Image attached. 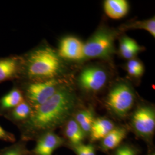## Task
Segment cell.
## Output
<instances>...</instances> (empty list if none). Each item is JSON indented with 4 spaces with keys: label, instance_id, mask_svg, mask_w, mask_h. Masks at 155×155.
Listing matches in <instances>:
<instances>
[{
    "label": "cell",
    "instance_id": "obj_1",
    "mask_svg": "<svg viewBox=\"0 0 155 155\" xmlns=\"http://www.w3.org/2000/svg\"><path fill=\"white\" fill-rule=\"evenodd\" d=\"M74 91L64 85L50 100L33 109L27 121V127L36 131L49 130L68 120L77 105Z\"/></svg>",
    "mask_w": 155,
    "mask_h": 155
},
{
    "label": "cell",
    "instance_id": "obj_2",
    "mask_svg": "<svg viewBox=\"0 0 155 155\" xmlns=\"http://www.w3.org/2000/svg\"><path fill=\"white\" fill-rule=\"evenodd\" d=\"M23 68L20 80L42 81L60 78L64 72V64L56 50L46 43L22 55Z\"/></svg>",
    "mask_w": 155,
    "mask_h": 155
},
{
    "label": "cell",
    "instance_id": "obj_3",
    "mask_svg": "<svg viewBox=\"0 0 155 155\" xmlns=\"http://www.w3.org/2000/svg\"><path fill=\"white\" fill-rule=\"evenodd\" d=\"M24 99L34 109L53 97L64 86L61 78L42 81H16Z\"/></svg>",
    "mask_w": 155,
    "mask_h": 155
},
{
    "label": "cell",
    "instance_id": "obj_4",
    "mask_svg": "<svg viewBox=\"0 0 155 155\" xmlns=\"http://www.w3.org/2000/svg\"><path fill=\"white\" fill-rule=\"evenodd\" d=\"M117 33L110 29L101 27L84 43L85 59L108 60L115 52Z\"/></svg>",
    "mask_w": 155,
    "mask_h": 155
},
{
    "label": "cell",
    "instance_id": "obj_5",
    "mask_svg": "<svg viewBox=\"0 0 155 155\" xmlns=\"http://www.w3.org/2000/svg\"><path fill=\"white\" fill-rule=\"evenodd\" d=\"M135 101V95L132 86L129 83L120 82L110 89L106 105L109 109L117 116H126L132 108Z\"/></svg>",
    "mask_w": 155,
    "mask_h": 155
},
{
    "label": "cell",
    "instance_id": "obj_6",
    "mask_svg": "<svg viewBox=\"0 0 155 155\" xmlns=\"http://www.w3.org/2000/svg\"><path fill=\"white\" fill-rule=\"evenodd\" d=\"M108 80L105 69L97 66L84 68L80 73L78 82L79 86L87 92H97L103 89Z\"/></svg>",
    "mask_w": 155,
    "mask_h": 155
},
{
    "label": "cell",
    "instance_id": "obj_7",
    "mask_svg": "<svg viewBox=\"0 0 155 155\" xmlns=\"http://www.w3.org/2000/svg\"><path fill=\"white\" fill-rule=\"evenodd\" d=\"M132 124L137 133L143 136H150L155 128L154 109L148 106H143L135 111L132 118Z\"/></svg>",
    "mask_w": 155,
    "mask_h": 155
},
{
    "label": "cell",
    "instance_id": "obj_8",
    "mask_svg": "<svg viewBox=\"0 0 155 155\" xmlns=\"http://www.w3.org/2000/svg\"><path fill=\"white\" fill-rule=\"evenodd\" d=\"M22 68V55H12L0 57V83L20 80Z\"/></svg>",
    "mask_w": 155,
    "mask_h": 155
},
{
    "label": "cell",
    "instance_id": "obj_9",
    "mask_svg": "<svg viewBox=\"0 0 155 155\" xmlns=\"http://www.w3.org/2000/svg\"><path fill=\"white\" fill-rule=\"evenodd\" d=\"M56 51L63 61H81L85 59L84 43L75 36H68L62 38Z\"/></svg>",
    "mask_w": 155,
    "mask_h": 155
},
{
    "label": "cell",
    "instance_id": "obj_10",
    "mask_svg": "<svg viewBox=\"0 0 155 155\" xmlns=\"http://www.w3.org/2000/svg\"><path fill=\"white\" fill-rule=\"evenodd\" d=\"M62 142L63 140L55 133L47 132L39 139L34 152L36 155H52Z\"/></svg>",
    "mask_w": 155,
    "mask_h": 155
},
{
    "label": "cell",
    "instance_id": "obj_11",
    "mask_svg": "<svg viewBox=\"0 0 155 155\" xmlns=\"http://www.w3.org/2000/svg\"><path fill=\"white\" fill-rule=\"evenodd\" d=\"M106 15L114 20L125 16L129 11V4L126 0H106L104 3Z\"/></svg>",
    "mask_w": 155,
    "mask_h": 155
},
{
    "label": "cell",
    "instance_id": "obj_12",
    "mask_svg": "<svg viewBox=\"0 0 155 155\" xmlns=\"http://www.w3.org/2000/svg\"><path fill=\"white\" fill-rule=\"evenodd\" d=\"M25 101L22 91L16 83L9 91L0 98V111H11Z\"/></svg>",
    "mask_w": 155,
    "mask_h": 155
},
{
    "label": "cell",
    "instance_id": "obj_13",
    "mask_svg": "<svg viewBox=\"0 0 155 155\" xmlns=\"http://www.w3.org/2000/svg\"><path fill=\"white\" fill-rule=\"evenodd\" d=\"M114 128L113 123L105 118L95 119L90 130V137L92 141L104 139L106 136Z\"/></svg>",
    "mask_w": 155,
    "mask_h": 155
},
{
    "label": "cell",
    "instance_id": "obj_14",
    "mask_svg": "<svg viewBox=\"0 0 155 155\" xmlns=\"http://www.w3.org/2000/svg\"><path fill=\"white\" fill-rule=\"evenodd\" d=\"M142 49L136 40L128 36H123L120 40L119 51L121 56L125 59L130 60L134 58Z\"/></svg>",
    "mask_w": 155,
    "mask_h": 155
},
{
    "label": "cell",
    "instance_id": "obj_15",
    "mask_svg": "<svg viewBox=\"0 0 155 155\" xmlns=\"http://www.w3.org/2000/svg\"><path fill=\"white\" fill-rule=\"evenodd\" d=\"M126 130L124 128L113 129L103 139L102 146L105 150L116 148L125 137Z\"/></svg>",
    "mask_w": 155,
    "mask_h": 155
},
{
    "label": "cell",
    "instance_id": "obj_16",
    "mask_svg": "<svg viewBox=\"0 0 155 155\" xmlns=\"http://www.w3.org/2000/svg\"><path fill=\"white\" fill-rule=\"evenodd\" d=\"M66 134L67 138L74 145L81 144L85 133L75 120H70L67 124Z\"/></svg>",
    "mask_w": 155,
    "mask_h": 155
},
{
    "label": "cell",
    "instance_id": "obj_17",
    "mask_svg": "<svg viewBox=\"0 0 155 155\" xmlns=\"http://www.w3.org/2000/svg\"><path fill=\"white\" fill-rule=\"evenodd\" d=\"M33 109L25 100L21 104L9 111V117L12 120L17 122L28 121L32 113Z\"/></svg>",
    "mask_w": 155,
    "mask_h": 155
},
{
    "label": "cell",
    "instance_id": "obj_18",
    "mask_svg": "<svg viewBox=\"0 0 155 155\" xmlns=\"http://www.w3.org/2000/svg\"><path fill=\"white\" fill-rule=\"evenodd\" d=\"M121 29L125 30H134V29H142L147 31L153 37H155V17H152L149 19L142 21H135L128 22L122 25Z\"/></svg>",
    "mask_w": 155,
    "mask_h": 155
},
{
    "label": "cell",
    "instance_id": "obj_19",
    "mask_svg": "<svg viewBox=\"0 0 155 155\" xmlns=\"http://www.w3.org/2000/svg\"><path fill=\"white\" fill-rule=\"evenodd\" d=\"M94 114L90 110L80 111L76 114L75 121L85 134L90 133L94 121Z\"/></svg>",
    "mask_w": 155,
    "mask_h": 155
},
{
    "label": "cell",
    "instance_id": "obj_20",
    "mask_svg": "<svg viewBox=\"0 0 155 155\" xmlns=\"http://www.w3.org/2000/svg\"><path fill=\"white\" fill-rule=\"evenodd\" d=\"M127 70L130 76L139 78L144 74L145 68L143 63L141 61L133 58L127 61Z\"/></svg>",
    "mask_w": 155,
    "mask_h": 155
},
{
    "label": "cell",
    "instance_id": "obj_21",
    "mask_svg": "<svg viewBox=\"0 0 155 155\" xmlns=\"http://www.w3.org/2000/svg\"><path fill=\"white\" fill-rule=\"evenodd\" d=\"M74 150L78 155H95L94 147L89 144H80L75 145Z\"/></svg>",
    "mask_w": 155,
    "mask_h": 155
},
{
    "label": "cell",
    "instance_id": "obj_22",
    "mask_svg": "<svg viewBox=\"0 0 155 155\" xmlns=\"http://www.w3.org/2000/svg\"><path fill=\"white\" fill-rule=\"evenodd\" d=\"M116 155H136L134 150L129 147H123L117 150Z\"/></svg>",
    "mask_w": 155,
    "mask_h": 155
},
{
    "label": "cell",
    "instance_id": "obj_23",
    "mask_svg": "<svg viewBox=\"0 0 155 155\" xmlns=\"http://www.w3.org/2000/svg\"><path fill=\"white\" fill-rule=\"evenodd\" d=\"M0 139L7 141H13L14 140V136L11 133L6 132L0 126Z\"/></svg>",
    "mask_w": 155,
    "mask_h": 155
},
{
    "label": "cell",
    "instance_id": "obj_24",
    "mask_svg": "<svg viewBox=\"0 0 155 155\" xmlns=\"http://www.w3.org/2000/svg\"><path fill=\"white\" fill-rule=\"evenodd\" d=\"M4 155H21L20 152L17 150H13L6 152Z\"/></svg>",
    "mask_w": 155,
    "mask_h": 155
},
{
    "label": "cell",
    "instance_id": "obj_25",
    "mask_svg": "<svg viewBox=\"0 0 155 155\" xmlns=\"http://www.w3.org/2000/svg\"></svg>",
    "mask_w": 155,
    "mask_h": 155
}]
</instances>
